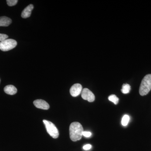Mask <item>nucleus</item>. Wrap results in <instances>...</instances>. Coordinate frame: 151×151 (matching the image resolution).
Listing matches in <instances>:
<instances>
[{
  "mask_svg": "<svg viewBox=\"0 0 151 151\" xmlns=\"http://www.w3.org/2000/svg\"><path fill=\"white\" fill-rule=\"evenodd\" d=\"M92 148V145L90 144H87V145H85L83 147V148L85 150H90Z\"/></svg>",
  "mask_w": 151,
  "mask_h": 151,
  "instance_id": "nucleus-17",
  "label": "nucleus"
},
{
  "mask_svg": "<svg viewBox=\"0 0 151 151\" xmlns=\"http://www.w3.org/2000/svg\"><path fill=\"white\" fill-rule=\"evenodd\" d=\"M131 89V86H130L129 84H123V86H122L121 91H122V93H124V94H127L129 93Z\"/></svg>",
  "mask_w": 151,
  "mask_h": 151,
  "instance_id": "nucleus-11",
  "label": "nucleus"
},
{
  "mask_svg": "<svg viewBox=\"0 0 151 151\" xmlns=\"http://www.w3.org/2000/svg\"><path fill=\"white\" fill-rule=\"evenodd\" d=\"M151 89V74L145 76L142 80L139 88V94L141 96L147 95Z\"/></svg>",
  "mask_w": 151,
  "mask_h": 151,
  "instance_id": "nucleus-2",
  "label": "nucleus"
},
{
  "mask_svg": "<svg viewBox=\"0 0 151 151\" xmlns=\"http://www.w3.org/2000/svg\"><path fill=\"white\" fill-rule=\"evenodd\" d=\"M84 132L83 127L78 122H73L69 127V134L70 139L73 142L79 140L82 138Z\"/></svg>",
  "mask_w": 151,
  "mask_h": 151,
  "instance_id": "nucleus-1",
  "label": "nucleus"
},
{
  "mask_svg": "<svg viewBox=\"0 0 151 151\" xmlns=\"http://www.w3.org/2000/svg\"><path fill=\"white\" fill-rule=\"evenodd\" d=\"M81 95L84 100H87L89 102H94L95 100V96L94 94L87 88H84L82 89Z\"/></svg>",
  "mask_w": 151,
  "mask_h": 151,
  "instance_id": "nucleus-5",
  "label": "nucleus"
},
{
  "mask_svg": "<svg viewBox=\"0 0 151 151\" xmlns=\"http://www.w3.org/2000/svg\"><path fill=\"white\" fill-rule=\"evenodd\" d=\"M82 91V87L80 84H73L70 88V92L71 96L76 97L78 96Z\"/></svg>",
  "mask_w": 151,
  "mask_h": 151,
  "instance_id": "nucleus-6",
  "label": "nucleus"
},
{
  "mask_svg": "<svg viewBox=\"0 0 151 151\" xmlns=\"http://www.w3.org/2000/svg\"><path fill=\"white\" fill-rule=\"evenodd\" d=\"M18 1L17 0H7V4L9 6L16 5Z\"/></svg>",
  "mask_w": 151,
  "mask_h": 151,
  "instance_id": "nucleus-14",
  "label": "nucleus"
},
{
  "mask_svg": "<svg viewBox=\"0 0 151 151\" xmlns=\"http://www.w3.org/2000/svg\"><path fill=\"white\" fill-rule=\"evenodd\" d=\"M8 36L4 34H0V42H2L3 41L7 39Z\"/></svg>",
  "mask_w": 151,
  "mask_h": 151,
  "instance_id": "nucleus-15",
  "label": "nucleus"
},
{
  "mask_svg": "<svg viewBox=\"0 0 151 151\" xmlns=\"http://www.w3.org/2000/svg\"><path fill=\"white\" fill-rule=\"evenodd\" d=\"M17 42L12 39H7L0 42V50L3 51H7L15 47Z\"/></svg>",
  "mask_w": 151,
  "mask_h": 151,
  "instance_id": "nucleus-4",
  "label": "nucleus"
},
{
  "mask_svg": "<svg viewBox=\"0 0 151 151\" xmlns=\"http://www.w3.org/2000/svg\"><path fill=\"white\" fill-rule=\"evenodd\" d=\"M82 135L83 136H84V137H89L90 136H91L92 135V133L90 132H83V134H82Z\"/></svg>",
  "mask_w": 151,
  "mask_h": 151,
  "instance_id": "nucleus-16",
  "label": "nucleus"
},
{
  "mask_svg": "<svg viewBox=\"0 0 151 151\" xmlns=\"http://www.w3.org/2000/svg\"><path fill=\"white\" fill-rule=\"evenodd\" d=\"M12 22V19L8 17H0V27L9 26Z\"/></svg>",
  "mask_w": 151,
  "mask_h": 151,
  "instance_id": "nucleus-10",
  "label": "nucleus"
},
{
  "mask_svg": "<svg viewBox=\"0 0 151 151\" xmlns=\"http://www.w3.org/2000/svg\"><path fill=\"white\" fill-rule=\"evenodd\" d=\"M34 9V6L32 4H29L22 12L21 16L23 18H27L29 17L31 14L32 11Z\"/></svg>",
  "mask_w": 151,
  "mask_h": 151,
  "instance_id": "nucleus-8",
  "label": "nucleus"
},
{
  "mask_svg": "<svg viewBox=\"0 0 151 151\" xmlns=\"http://www.w3.org/2000/svg\"><path fill=\"white\" fill-rule=\"evenodd\" d=\"M43 122L49 134L54 139H57L59 136V132L53 123L47 120H43Z\"/></svg>",
  "mask_w": 151,
  "mask_h": 151,
  "instance_id": "nucleus-3",
  "label": "nucleus"
},
{
  "mask_svg": "<svg viewBox=\"0 0 151 151\" xmlns=\"http://www.w3.org/2000/svg\"><path fill=\"white\" fill-rule=\"evenodd\" d=\"M129 116L127 115H124L122 119V124L123 126H127L129 121Z\"/></svg>",
  "mask_w": 151,
  "mask_h": 151,
  "instance_id": "nucleus-13",
  "label": "nucleus"
},
{
  "mask_svg": "<svg viewBox=\"0 0 151 151\" xmlns=\"http://www.w3.org/2000/svg\"><path fill=\"white\" fill-rule=\"evenodd\" d=\"M34 105L36 108L42 110H48L49 109V105L46 101L42 100H37L33 102Z\"/></svg>",
  "mask_w": 151,
  "mask_h": 151,
  "instance_id": "nucleus-7",
  "label": "nucleus"
},
{
  "mask_svg": "<svg viewBox=\"0 0 151 151\" xmlns=\"http://www.w3.org/2000/svg\"><path fill=\"white\" fill-rule=\"evenodd\" d=\"M108 100L109 101L113 102L115 105H117L119 103V98L115 94H112L108 97Z\"/></svg>",
  "mask_w": 151,
  "mask_h": 151,
  "instance_id": "nucleus-12",
  "label": "nucleus"
},
{
  "mask_svg": "<svg viewBox=\"0 0 151 151\" xmlns=\"http://www.w3.org/2000/svg\"><path fill=\"white\" fill-rule=\"evenodd\" d=\"M4 91L7 94L9 95H14L17 92V89L13 85H9L6 86L4 89Z\"/></svg>",
  "mask_w": 151,
  "mask_h": 151,
  "instance_id": "nucleus-9",
  "label": "nucleus"
}]
</instances>
